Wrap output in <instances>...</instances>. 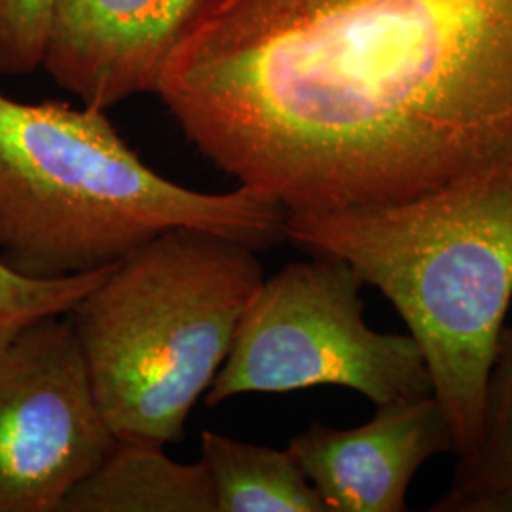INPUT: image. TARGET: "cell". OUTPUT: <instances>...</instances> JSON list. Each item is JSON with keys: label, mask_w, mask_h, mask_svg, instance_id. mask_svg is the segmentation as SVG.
Here are the masks:
<instances>
[{"label": "cell", "mask_w": 512, "mask_h": 512, "mask_svg": "<svg viewBox=\"0 0 512 512\" xmlns=\"http://www.w3.org/2000/svg\"><path fill=\"white\" fill-rule=\"evenodd\" d=\"M287 213L512 177V0H215L156 93Z\"/></svg>", "instance_id": "1"}, {"label": "cell", "mask_w": 512, "mask_h": 512, "mask_svg": "<svg viewBox=\"0 0 512 512\" xmlns=\"http://www.w3.org/2000/svg\"><path fill=\"white\" fill-rule=\"evenodd\" d=\"M287 209L251 188L211 194L148 167L105 110L0 93V258L31 279L116 266L171 228H200L264 251Z\"/></svg>", "instance_id": "2"}, {"label": "cell", "mask_w": 512, "mask_h": 512, "mask_svg": "<svg viewBox=\"0 0 512 512\" xmlns=\"http://www.w3.org/2000/svg\"><path fill=\"white\" fill-rule=\"evenodd\" d=\"M285 241L384 294L418 344L454 435L475 446L512 300V177L412 202L287 213Z\"/></svg>", "instance_id": "3"}, {"label": "cell", "mask_w": 512, "mask_h": 512, "mask_svg": "<svg viewBox=\"0 0 512 512\" xmlns=\"http://www.w3.org/2000/svg\"><path fill=\"white\" fill-rule=\"evenodd\" d=\"M431 511H512V327L499 334L475 446Z\"/></svg>", "instance_id": "11"}, {"label": "cell", "mask_w": 512, "mask_h": 512, "mask_svg": "<svg viewBox=\"0 0 512 512\" xmlns=\"http://www.w3.org/2000/svg\"><path fill=\"white\" fill-rule=\"evenodd\" d=\"M109 272L107 268L61 279H31L0 258V351L40 319L69 315Z\"/></svg>", "instance_id": "12"}, {"label": "cell", "mask_w": 512, "mask_h": 512, "mask_svg": "<svg viewBox=\"0 0 512 512\" xmlns=\"http://www.w3.org/2000/svg\"><path fill=\"white\" fill-rule=\"evenodd\" d=\"M215 0H57L42 67L84 107L158 93Z\"/></svg>", "instance_id": "7"}, {"label": "cell", "mask_w": 512, "mask_h": 512, "mask_svg": "<svg viewBox=\"0 0 512 512\" xmlns=\"http://www.w3.org/2000/svg\"><path fill=\"white\" fill-rule=\"evenodd\" d=\"M116 442L69 315L0 351V512H59Z\"/></svg>", "instance_id": "6"}, {"label": "cell", "mask_w": 512, "mask_h": 512, "mask_svg": "<svg viewBox=\"0 0 512 512\" xmlns=\"http://www.w3.org/2000/svg\"><path fill=\"white\" fill-rule=\"evenodd\" d=\"M262 281L255 249L181 226L112 266L82 298L69 317L116 439H183Z\"/></svg>", "instance_id": "4"}, {"label": "cell", "mask_w": 512, "mask_h": 512, "mask_svg": "<svg viewBox=\"0 0 512 512\" xmlns=\"http://www.w3.org/2000/svg\"><path fill=\"white\" fill-rule=\"evenodd\" d=\"M327 512H404L412 478L454 452L448 418L433 395L378 404L349 429L313 421L287 448Z\"/></svg>", "instance_id": "8"}, {"label": "cell", "mask_w": 512, "mask_h": 512, "mask_svg": "<svg viewBox=\"0 0 512 512\" xmlns=\"http://www.w3.org/2000/svg\"><path fill=\"white\" fill-rule=\"evenodd\" d=\"M217 512H327L289 450L202 433Z\"/></svg>", "instance_id": "10"}, {"label": "cell", "mask_w": 512, "mask_h": 512, "mask_svg": "<svg viewBox=\"0 0 512 512\" xmlns=\"http://www.w3.org/2000/svg\"><path fill=\"white\" fill-rule=\"evenodd\" d=\"M59 512H217V503L202 461L179 463L162 444L118 440Z\"/></svg>", "instance_id": "9"}, {"label": "cell", "mask_w": 512, "mask_h": 512, "mask_svg": "<svg viewBox=\"0 0 512 512\" xmlns=\"http://www.w3.org/2000/svg\"><path fill=\"white\" fill-rule=\"evenodd\" d=\"M57 0H0V76L42 67Z\"/></svg>", "instance_id": "13"}, {"label": "cell", "mask_w": 512, "mask_h": 512, "mask_svg": "<svg viewBox=\"0 0 512 512\" xmlns=\"http://www.w3.org/2000/svg\"><path fill=\"white\" fill-rule=\"evenodd\" d=\"M363 285L348 262L332 256L264 277L205 404L319 385L348 387L374 406L433 395L414 338L368 327Z\"/></svg>", "instance_id": "5"}]
</instances>
